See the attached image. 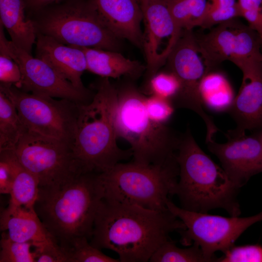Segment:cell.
<instances>
[{
  "label": "cell",
  "mask_w": 262,
  "mask_h": 262,
  "mask_svg": "<svg viewBox=\"0 0 262 262\" xmlns=\"http://www.w3.org/2000/svg\"><path fill=\"white\" fill-rule=\"evenodd\" d=\"M185 229L182 221L168 209L156 211L103 197L90 243L99 249L115 251L120 262H147L170 239L171 232Z\"/></svg>",
  "instance_id": "1"
},
{
  "label": "cell",
  "mask_w": 262,
  "mask_h": 262,
  "mask_svg": "<svg viewBox=\"0 0 262 262\" xmlns=\"http://www.w3.org/2000/svg\"><path fill=\"white\" fill-rule=\"evenodd\" d=\"M104 196L99 174H81L60 187L39 189L34 210L66 253L76 240H90Z\"/></svg>",
  "instance_id": "2"
},
{
  "label": "cell",
  "mask_w": 262,
  "mask_h": 262,
  "mask_svg": "<svg viewBox=\"0 0 262 262\" xmlns=\"http://www.w3.org/2000/svg\"><path fill=\"white\" fill-rule=\"evenodd\" d=\"M92 100L80 106L73 151L80 174H101L132 156L120 148L114 122L117 90L107 78L94 85Z\"/></svg>",
  "instance_id": "3"
},
{
  "label": "cell",
  "mask_w": 262,
  "mask_h": 262,
  "mask_svg": "<svg viewBox=\"0 0 262 262\" xmlns=\"http://www.w3.org/2000/svg\"><path fill=\"white\" fill-rule=\"evenodd\" d=\"M179 168L174 195L183 209L207 213L221 208L239 216V188L199 147L188 127L181 134L176 154Z\"/></svg>",
  "instance_id": "4"
},
{
  "label": "cell",
  "mask_w": 262,
  "mask_h": 262,
  "mask_svg": "<svg viewBox=\"0 0 262 262\" xmlns=\"http://www.w3.org/2000/svg\"><path fill=\"white\" fill-rule=\"evenodd\" d=\"M114 122L117 138L131 145L133 162L162 164L175 156L181 135L166 124L151 119L147 112V95L131 82L117 88Z\"/></svg>",
  "instance_id": "5"
},
{
  "label": "cell",
  "mask_w": 262,
  "mask_h": 262,
  "mask_svg": "<svg viewBox=\"0 0 262 262\" xmlns=\"http://www.w3.org/2000/svg\"><path fill=\"white\" fill-rule=\"evenodd\" d=\"M179 174L175 156L160 164L119 163L99 176L104 198L162 212L168 210Z\"/></svg>",
  "instance_id": "6"
},
{
  "label": "cell",
  "mask_w": 262,
  "mask_h": 262,
  "mask_svg": "<svg viewBox=\"0 0 262 262\" xmlns=\"http://www.w3.org/2000/svg\"><path fill=\"white\" fill-rule=\"evenodd\" d=\"M37 33L66 45L120 51L122 40L109 28L94 0H68L32 15Z\"/></svg>",
  "instance_id": "7"
},
{
  "label": "cell",
  "mask_w": 262,
  "mask_h": 262,
  "mask_svg": "<svg viewBox=\"0 0 262 262\" xmlns=\"http://www.w3.org/2000/svg\"><path fill=\"white\" fill-rule=\"evenodd\" d=\"M0 91L14 103L28 130L73 147L81 104L26 92L10 84L0 83Z\"/></svg>",
  "instance_id": "8"
},
{
  "label": "cell",
  "mask_w": 262,
  "mask_h": 262,
  "mask_svg": "<svg viewBox=\"0 0 262 262\" xmlns=\"http://www.w3.org/2000/svg\"><path fill=\"white\" fill-rule=\"evenodd\" d=\"M14 151L21 164L37 180L39 189L60 187L80 173L72 146L29 130Z\"/></svg>",
  "instance_id": "9"
},
{
  "label": "cell",
  "mask_w": 262,
  "mask_h": 262,
  "mask_svg": "<svg viewBox=\"0 0 262 262\" xmlns=\"http://www.w3.org/2000/svg\"><path fill=\"white\" fill-rule=\"evenodd\" d=\"M167 209L182 221L185 229L180 230V243L185 246L196 244L213 262L214 253L225 252L234 245L240 235L254 224L262 221V211L253 216L230 217L190 211L178 207L170 199Z\"/></svg>",
  "instance_id": "10"
},
{
  "label": "cell",
  "mask_w": 262,
  "mask_h": 262,
  "mask_svg": "<svg viewBox=\"0 0 262 262\" xmlns=\"http://www.w3.org/2000/svg\"><path fill=\"white\" fill-rule=\"evenodd\" d=\"M166 62L169 71L178 77L180 83V92L172 102L174 107L193 111L204 122L207 133L215 132L218 128L204 110L200 94V83L207 68L192 30L181 31Z\"/></svg>",
  "instance_id": "11"
},
{
  "label": "cell",
  "mask_w": 262,
  "mask_h": 262,
  "mask_svg": "<svg viewBox=\"0 0 262 262\" xmlns=\"http://www.w3.org/2000/svg\"><path fill=\"white\" fill-rule=\"evenodd\" d=\"M0 23V47L18 65L22 75L20 88L26 92L56 98L66 99L79 104L90 102L95 93L74 86L45 61L16 47L5 37Z\"/></svg>",
  "instance_id": "12"
},
{
  "label": "cell",
  "mask_w": 262,
  "mask_h": 262,
  "mask_svg": "<svg viewBox=\"0 0 262 262\" xmlns=\"http://www.w3.org/2000/svg\"><path fill=\"white\" fill-rule=\"evenodd\" d=\"M207 73L225 61H234L262 54V39L248 25L231 19L196 38Z\"/></svg>",
  "instance_id": "13"
},
{
  "label": "cell",
  "mask_w": 262,
  "mask_h": 262,
  "mask_svg": "<svg viewBox=\"0 0 262 262\" xmlns=\"http://www.w3.org/2000/svg\"><path fill=\"white\" fill-rule=\"evenodd\" d=\"M140 4L144 24L142 49L146 60L147 83L166 62L182 30L164 0H145Z\"/></svg>",
  "instance_id": "14"
},
{
  "label": "cell",
  "mask_w": 262,
  "mask_h": 262,
  "mask_svg": "<svg viewBox=\"0 0 262 262\" xmlns=\"http://www.w3.org/2000/svg\"><path fill=\"white\" fill-rule=\"evenodd\" d=\"M243 73L239 91L228 112L236 126L226 134L238 138L262 130V54L233 62Z\"/></svg>",
  "instance_id": "15"
},
{
  "label": "cell",
  "mask_w": 262,
  "mask_h": 262,
  "mask_svg": "<svg viewBox=\"0 0 262 262\" xmlns=\"http://www.w3.org/2000/svg\"><path fill=\"white\" fill-rule=\"evenodd\" d=\"M209 151L220 161L229 179L239 188L253 176L262 172V134L252 132L228 138L225 143H206Z\"/></svg>",
  "instance_id": "16"
},
{
  "label": "cell",
  "mask_w": 262,
  "mask_h": 262,
  "mask_svg": "<svg viewBox=\"0 0 262 262\" xmlns=\"http://www.w3.org/2000/svg\"><path fill=\"white\" fill-rule=\"evenodd\" d=\"M35 44L36 57L48 63L76 88L88 89L82 81L87 62L80 47L65 45L40 33H37Z\"/></svg>",
  "instance_id": "17"
},
{
  "label": "cell",
  "mask_w": 262,
  "mask_h": 262,
  "mask_svg": "<svg viewBox=\"0 0 262 262\" xmlns=\"http://www.w3.org/2000/svg\"><path fill=\"white\" fill-rule=\"evenodd\" d=\"M104 22L112 32L121 40L129 41L142 49L143 20L138 0H94Z\"/></svg>",
  "instance_id": "18"
},
{
  "label": "cell",
  "mask_w": 262,
  "mask_h": 262,
  "mask_svg": "<svg viewBox=\"0 0 262 262\" xmlns=\"http://www.w3.org/2000/svg\"><path fill=\"white\" fill-rule=\"evenodd\" d=\"M0 230L11 239L31 242L35 248L57 244L46 229L34 208L8 206L0 214Z\"/></svg>",
  "instance_id": "19"
},
{
  "label": "cell",
  "mask_w": 262,
  "mask_h": 262,
  "mask_svg": "<svg viewBox=\"0 0 262 262\" xmlns=\"http://www.w3.org/2000/svg\"><path fill=\"white\" fill-rule=\"evenodd\" d=\"M84 52L87 70L101 78L131 80L139 78L146 70V65L123 56L120 51L80 47Z\"/></svg>",
  "instance_id": "20"
},
{
  "label": "cell",
  "mask_w": 262,
  "mask_h": 262,
  "mask_svg": "<svg viewBox=\"0 0 262 262\" xmlns=\"http://www.w3.org/2000/svg\"><path fill=\"white\" fill-rule=\"evenodd\" d=\"M26 13L23 0H0V23L8 33L11 41L31 54L37 31Z\"/></svg>",
  "instance_id": "21"
},
{
  "label": "cell",
  "mask_w": 262,
  "mask_h": 262,
  "mask_svg": "<svg viewBox=\"0 0 262 262\" xmlns=\"http://www.w3.org/2000/svg\"><path fill=\"white\" fill-rule=\"evenodd\" d=\"M199 91L203 104L216 112L228 111L235 98L229 82L218 72L210 71L205 74Z\"/></svg>",
  "instance_id": "22"
},
{
  "label": "cell",
  "mask_w": 262,
  "mask_h": 262,
  "mask_svg": "<svg viewBox=\"0 0 262 262\" xmlns=\"http://www.w3.org/2000/svg\"><path fill=\"white\" fill-rule=\"evenodd\" d=\"M27 130L14 103L0 91V150L14 149Z\"/></svg>",
  "instance_id": "23"
},
{
  "label": "cell",
  "mask_w": 262,
  "mask_h": 262,
  "mask_svg": "<svg viewBox=\"0 0 262 262\" xmlns=\"http://www.w3.org/2000/svg\"><path fill=\"white\" fill-rule=\"evenodd\" d=\"M39 190V183L36 178L21 164L17 159L8 206L34 208Z\"/></svg>",
  "instance_id": "24"
},
{
  "label": "cell",
  "mask_w": 262,
  "mask_h": 262,
  "mask_svg": "<svg viewBox=\"0 0 262 262\" xmlns=\"http://www.w3.org/2000/svg\"><path fill=\"white\" fill-rule=\"evenodd\" d=\"M177 26L181 30H192L199 27L208 0H164Z\"/></svg>",
  "instance_id": "25"
},
{
  "label": "cell",
  "mask_w": 262,
  "mask_h": 262,
  "mask_svg": "<svg viewBox=\"0 0 262 262\" xmlns=\"http://www.w3.org/2000/svg\"><path fill=\"white\" fill-rule=\"evenodd\" d=\"M150 262H213L196 245L182 248L170 239L163 243L153 253Z\"/></svg>",
  "instance_id": "26"
},
{
  "label": "cell",
  "mask_w": 262,
  "mask_h": 262,
  "mask_svg": "<svg viewBox=\"0 0 262 262\" xmlns=\"http://www.w3.org/2000/svg\"><path fill=\"white\" fill-rule=\"evenodd\" d=\"M0 262H35L37 256L36 249L31 242H20L11 239L5 232L1 234L0 242Z\"/></svg>",
  "instance_id": "27"
},
{
  "label": "cell",
  "mask_w": 262,
  "mask_h": 262,
  "mask_svg": "<svg viewBox=\"0 0 262 262\" xmlns=\"http://www.w3.org/2000/svg\"><path fill=\"white\" fill-rule=\"evenodd\" d=\"M180 89V82L173 72L158 71L146 83L147 91L144 94L165 98L172 102Z\"/></svg>",
  "instance_id": "28"
},
{
  "label": "cell",
  "mask_w": 262,
  "mask_h": 262,
  "mask_svg": "<svg viewBox=\"0 0 262 262\" xmlns=\"http://www.w3.org/2000/svg\"><path fill=\"white\" fill-rule=\"evenodd\" d=\"M86 238L75 241L66 251L69 262H120L119 259L111 258L93 246Z\"/></svg>",
  "instance_id": "29"
},
{
  "label": "cell",
  "mask_w": 262,
  "mask_h": 262,
  "mask_svg": "<svg viewBox=\"0 0 262 262\" xmlns=\"http://www.w3.org/2000/svg\"><path fill=\"white\" fill-rule=\"evenodd\" d=\"M218 258L217 262H262V246L233 245Z\"/></svg>",
  "instance_id": "30"
},
{
  "label": "cell",
  "mask_w": 262,
  "mask_h": 262,
  "mask_svg": "<svg viewBox=\"0 0 262 262\" xmlns=\"http://www.w3.org/2000/svg\"><path fill=\"white\" fill-rule=\"evenodd\" d=\"M145 105L151 119L161 124H166L174 114L175 108L170 100L154 95L146 96Z\"/></svg>",
  "instance_id": "31"
},
{
  "label": "cell",
  "mask_w": 262,
  "mask_h": 262,
  "mask_svg": "<svg viewBox=\"0 0 262 262\" xmlns=\"http://www.w3.org/2000/svg\"><path fill=\"white\" fill-rule=\"evenodd\" d=\"M17 158L13 149L0 150V193L9 194L14 181Z\"/></svg>",
  "instance_id": "32"
},
{
  "label": "cell",
  "mask_w": 262,
  "mask_h": 262,
  "mask_svg": "<svg viewBox=\"0 0 262 262\" xmlns=\"http://www.w3.org/2000/svg\"><path fill=\"white\" fill-rule=\"evenodd\" d=\"M241 17L238 6L229 8H220L211 5L208 2L200 27L210 28L231 19Z\"/></svg>",
  "instance_id": "33"
},
{
  "label": "cell",
  "mask_w": 262,
  "mask_h": 262,
  "mask_svg": "<svg viewBox=\"0 0 262 262\" xmlns=\"http://www.w3.org/2000/svg\"><path fill=\"white\" fill-rule=\"evenodd\" d=\"M241 17L262 39V0H237Z\"/></svg>",
  "instance_id": "34"
},
{
  "label": "cell",
  "mask_w": 262,
  "mask_h": 262,
  "mask_svg": "<svg viewBox=\"0 0 262 262\" xmlns=\"http://www.w3.org/2000/svg\"><path fill=\"white\" fill-rule=\"evenodd\" d=\"M22 75L20 67L13 58L0 47V83L13 85L20 88Z\"/></svg>",
  "instance_id": "35"
},
{
  "label": "cell",
  "mask_w": 262,
  "mask_h": 262,
  "mask_svg": "<svg viewBox=\"0 0 262 262\" xmlns=\"http://www.w3.org/2000/svg\"><path fill=\"white\" fill-rule=\"evenodd\" d=\"M37 262H69L66 254L57 244L44 246L35 248Z\"/></svg>",
  "instance_id": "36"
},
{
  "label": "cell",
  "mask_w": 262,
  "mask_h": 262,
  "mask_svg": "<svg viewBox=\"0 0 262 262\" xmlns=\"http://www.w3.org/2000/svg\"><path fill=\"white\" fill-rule=\"evenodd\" d=\"M67 0H23L29 17L46 7Z\"/></svg>",
  "instance_id": "37"
},
{
  "label": "cell",
  "mask_w": 262,
  "mask_h": 262,
  "mask_svg": "<svg viewBox=\"0 0 262 262\" xmlns=\"http://www.w3.org/2000/svg\"><path fill=\"white\" fill-rule=\"evenodd\" d=\"M211 5L220 8H229L237 5V0H208Z\"/></svg>",
  "instance_id": "38"
},
{
  "label": "cell",
  "mask_w": 262,
  "mask_h": 262,
  "mask_svg": "<svg viewBox=\"0 0 262 262\" xmlns=\"http://www.w3.org/2000/svg\"><path fill=\"white\" fill-rule=\"evenodd\" d=\"M144 0H138V1L139 2V3H140L141 2L144 1Z\"/></svg>",
  "instance_id": "39"
},
{
  "label": "cell",
  "mask_w": 262,
  "mask_h": 262,
  "mask_svg": "<svg viewBox=\"0 0 262 262\" xmlns=\"http://www.w3.org/2000/svg\"><path fill=\"white\" fill-rule=\"evenodd\" d=\"M259 132H260L262 133V131H259Z\"/></svg>",
  "instance_id": "40"
}]
</instances>
